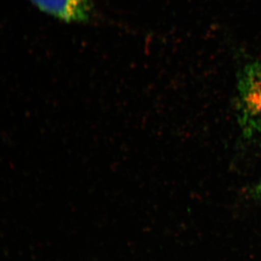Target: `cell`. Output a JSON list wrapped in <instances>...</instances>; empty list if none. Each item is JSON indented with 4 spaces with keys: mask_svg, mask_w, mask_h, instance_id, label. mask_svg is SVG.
I'll return each mask as SVG.
<instances>
[{
    "mask_svg": "<svg viewBox=\"0 0 261 261\" xmlns=\"http://www.w3.org/2000/svg\"><path fill=\"white\" fill-rule=\"evenodd\" d=\"M235 107L244 137L260 135L261 61L247 65L239 74Z\"/></svg>",
    "mask_w": 261,
    "mask_h": 261,
    "instance_id": "obj_1",
    "label": "cell"
},
{
    "mask_svg": "<svg viewBox=\"0 0 261 261\" xmlns=\"http://www.w3.org/2000/svg\"><path fill=\"white\" fill-rule=\"evenodd\" d=\"M39 10L65 22H85L92 11L90 0H30Z\"/></svg>",
    "mask_w": 261,
    "mask_h": 261,
    "instance_id": "obj_2",
    "label": "cell"
},
{
    "mask_svg": "<svg viewBox=\"0 0 261 261\" xmlns=\"http://www.w3.org/2000/svg\"><path fill=\"white\" fill-rule=\"evenodd\" d=\"M252 192L253 197H255L256 200L261 201V180L253 187Z\"/></svg>",
    "mask_w": 261,
    "mask_h": 261,
    "instance_id": "obj_3",
    "label": "cell"
}]
</instances>
